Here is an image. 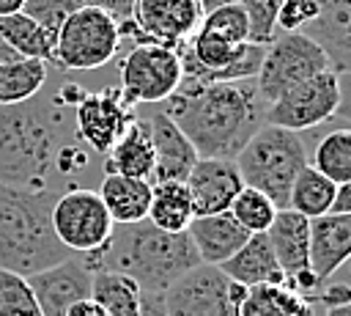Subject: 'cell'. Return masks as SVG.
<instances>
[{"instance_id": "obj_32", "label": "cell", "mask_w": 351, "mask_h": 316, "mask_svg": "<svg viewBox=\"0 0 351 316\" xmlns=\"http://www.w3.org/2000/svg\"><path fill=\"white\" fill-rule=\"evenodd\" d=\"M228 212H230L233 220L252 236V234H266L269 225H271V220H274V214H277L280 209H277L263 192H258V190H252V187H241Z\"/></svg>"}, {"instance_id": "obj_38", "label": "cell", "mask_w": 351, "mask_h": 316, "mask_svg": "<svg viewBox=\"0 0 351 316\" xmlns=\"http://www.w3.org/2000/svg\"><path fill=\"white\" fill-rule=\"evenodd\" d=\"M318 300L326 305V311H329V308H337V305H346V302H351V286H348V283H329V286L321 291Z\"/></svg>"}, {"instance_id": "obj_1", "label": "cell", "mask_w": 351, "mask_h": 316, "mask_svg": "<svg viewBox=\"0 0 351 316\" xmlns=\"http://www.w3.org/2000/svg\"><path fill=\"white\" fill-rule=\"evenodd\" d=\"M90 162L74 124L66 126L58 99H27L0 107V184L49 190V179L80 173Z\"/></svg>"}, {"instance_id": "obj_16", "label": "cell", "mask_w": 351, "mask_h": 316, "mask_svg": "<svg viewBox=\"0 0 351 316\" xmlns=\"http://www.w3.org/2000/svg\"><path fill=\"white\" fill-rule=\"evenodd\" d=\"M90 280L93 272L88 269L82 256H71L27 278L41 316H66L74 302L90 297Z\"/></svg>"}, {"instance_id": "obj_11", "label": "cell", "mask_w": 351, "mask_h": 316, "mask_svg": "<svg viewBox=\"0 0 351 316\" xmlns=\"http://www.w3.org/2000/svg\"><path fill=\"white\" fill-rule=\"evenodd\" d=\"M340 102V88H337V74L321 71L302 85L285 91L277 102L266 104V124L280 126L288 132H304L310 126H318L329 121L337 110Z\"/></svg>"}, {"instance_id": "obj_42", "label": "cell", "mask_w": 351, "mask_h": 316, "mask_svg": "<svg viewBox=\"0 0 351 316\" xmlns=\"http://www.w3.org/2000/svg\"><path fill=\"white\" fill-rule=\"evenodd\" d=\"M332 212H351V181L337 187V195H335V206Z\"/></svg>"}, {"instance_id": "obj_28", "label": "cell", "mask_w": 351, "mask_h": 316, "mask_svg": "<svg viewBox=\"0 0 351 316\" xmlns=\"http://www.w3.org/2000/svg\"><path fill=\"white\" fill-rule=\"evenodd\" d=\"M335 195H337V184H332L326 176H321L315 168L307 165L291 187L288 209L307 220H315V217H324L332 212Z\"/></svg>"}, {"instance_id": "obj_4", "label": "cell", "mask_w": 351, "mask_h": 316, "mask_svg": "<svg viewBox=\"0 0 351 316\" xmlns=\"http://www.w3.org/2000/svg\"><path fill=\"white\" fill-rule=\"evenodd\" d=\"M55 190H19L0 184V269L30 278L71 253L52 231Z\"/></svg>"}, {"instance_id": "obj_44", "label": "cell", "mask_w": 351, "mask_h": 316, "mask_svg": "<svg viewBox=\"0 0 351 316\" xmlns=\"http://www.w3.org/2000/svg\"><path fill=\"white\" fill-rule=\"evenodd\" d=\"M19 58H22V55H19L16 49H11V47L0 38V63H11V60H19Z\"/></svg>"}, {"instance_id": "obj_19", "label": "cell", "mask_w": 351, "mask_h": 316, "mask_svg": "<svg viewBox=\"0 0 351 316\" xmlns=\"http://www.w3.org/2000/svg\"><path fill=\"white\" fill-rule=\"evenodd\" d=\"M351 258V212H329L310 220V269L318 286Z\"/></svg>"}, {"instance_id": "obj_14", "label": "cell", "mask_w": 351, "mask_h": 316, "mask_svg": "<svg viewBox=\"0 0 351 316\" xmlns=\"http://www.w3.org/2000/svg\"><path fill=\"white\" fill-rule=\"evenodd\" d=\"M266 239L285 275V286L302 297H313L321 286L310 269V220L291 209H280L266 231Z\"/></svg>"}, {"instance_id": "obj_31", "label": "cell", "mask_w": 351, "mask_h": 316, "mask_svg": "<svg viewBox=\"0 0 351 316\" xmlns=\"http://www.w3.org/2000/svg\"><path fill=\"white\" fill-rule=\"evenodd\" d=\"M200 36L214 38L219 44H247L250 41V22L239 3L219 5L214 11H206L197 27Z\"/></svg>"}, {"instance_id": "obj_18", "label": "cell", "mask_w": 351, "mask_h": 316, "mask_svg": "<svg viewBox=\"0 0 351 316\" xmlns=\"http://www.w3.org/2000/svg\"><path fill=\"white\" fill-rule=\"evenodd\" d=\"M318 16L302 30L326 58L332 74H351V0H318Z\"/></svg>"}, {"instance_id": "obj_25", "label": "cell", "mask_w": 351, "mask_h": 316, "mask_svg": "<svg viewBox=\"0 0 351 316\" xmlns=\"http://www.w3.org/2000/svg\"><path fill=\"white\" fill-rule=\"evenodd\" d=\"M236 316H313V305L285 283L255 286L247 289Z\"/></svg>"}, {"instance_id": "obj_22", "label": "cell", "mask_w": 351, "mask_h": 316, "mask_svg": "<svg viewBox=\"0 0 351 316\" xmlns=\"http://www.w3.org/2000/svg\"><path fill=\"white\" fill-rule=\"evenodd\" d=\"M96 192H99V198H101V203L110 212L115 225H132V223H143L148 217L151 181L129 179V176H118V173H104Z\"/></svg>"}, {"instance_id": "obj_36", "label": "cell", "mask_w": 351, "mask_h": 316, "mask_svg": "<svg viewBox=\"0 0 351 316\" xmlns=\"http://www.w3.org/2000/svg\"><path fill=\"white\" fill-rule=\"evenodd\" d=\"M318 0H282L277 11V33H302L318 16Z\"/></svg>"}, {"instance_id": "obj_10", "label": "cell", "mask_w": 351, "mask_h": 316, "mask_svg": "<svg viewBox=\"0 0 351 316\" xmlns=\"http://www.w3.org/2000/svg\"><path fill=\"white\" fill-rule=\"evenodd\" d=\"M244 294L219 267L197 264L162 294V305L167 316H236Z\"/></svg>"}, {"instance_id": "obj_5", "label": "cell", "mask_w": 351, "mask_h": 316, "mask_svg": "<svg viewBox=\"0 0 351 316\" xmlns=\"http://www.w3.org/2000/svg\"><path fill=\"white\" fill-rule=\"evenodd\" d=\"M233 162L244 187L263 192L277 209H288L291 187L307 168V146L299 132L263 124Z\"/></svg>"}, {"instance_id": "obj_26", "label": "cell", "mask_w": 351, "mask_h": 316, "mask_svg": "<svg viewBox=\"0 0 351 316\" xmlns=\"http://www.w3.org/2000/svg\"><path fill=\"white\" fill-rule=\"evenodd\" d=\"M90 300L99 302V308L107 316H140L143 308V291L140 286L121 275V272H93L90 280Z\"/></svg>"}, {"instance_id": "obj_24", "label": "cell", "mask_w": 351, "mask_h": 316, "mask_svg": "<svg viewBox=\"0 0 351 316\" xmlns=\"http://www.w3.org/2000/svg\"><path fill=\"white\" fill-rule=\"evenodd\" d=\"M151 225L167 234H184L189 223L195 220L192 214V201L189 190L184 181H156L151 184V206L148 217Z\"/></svg>"}, {"instance_id": "obj_34", "label": "cell", "mask_w": 351, "mask_h": 316, "mask_svg": "<svg viewBox=\"0 0 351 316\" xmlns=\"http://www.w3.org/2000/svg\"><path fill=\"white\" fill-rule=\"evenodd\" d=\"M82 5H85V0H25L22 14L30 16L36 25H41L47 33L58 36V30L63 27V22L77 8H82Z\"/></svg>"}, {"instance_id": "obj_21", "label": "cell", "mask_w": 351, "mask_h": 316, "mask_svg": "<svg viewBox=\"0 0 351 316\" xmlns=\"http://www.w3.org/2000/svg\"><path fill=\"white\" fill-rule=\"evenodd\" d=\"M233 283L244 286V289H255V286H280L285 283V275L271 253V245L266 239V234H252L244 247L219 267Z\"/></svg>"}, {"instance_id": "obj_23", "label": "cell", "mask_w": 351, "mask_h": 316, "mask_svg": "<svg viewBox=\"0 0 351 316\" xmlns=\"http://www.w3.org/2000/svg\"><path fill=\"white\" fill-rule=\"evenodd\" d=\"M104 173H118L129 179H143V181L154 179V148L148 140V129L137 118V113H134V121L126 126V132L107 151Z\"/></svg>"}, {"instance_id": "obj_35", "label": "cell", "mask_w": 351, "mask_h": 316, "mask_svg": "<svg viewBox=\"0 0 351 316\" xmlns=\"http://www.w3.org/2000/svg\"><path fill=\"white\" fill-rule=\"evenodd\" d=\"M250 22V41L266 47L274 36H277V11L282 5V0H236Z\"/></svg>"}, {"instance_id": "obj_37", "label": "cell", "mask_w": 351, "mask_h": 316, "mask_svg": "<svg viewBox=\"0 0 351 316\" xmlns=\"http://www.w3.org/2000/svg\"><path fill=\"white\" fill-rule=\"evenodd\" d=\"M85 3L99 8V11H104L110 19H115L118 27H121V38L134 30L132 19H134V3L137 0H85Z\"/></svg>"}, {"instance_id": "obj_15", "label": "cell", "mask_w": 351, "mask_h": 316, "mask_svg": "<svg viewBox=\"0 0 351 316\" xmlns=\"http://www.w3.org/2000/svg\"><path fill=\"white\" fill-rule=\"evenodd\" d=\"M137 118L148 129V140L154 148V179L156 181H186L189 170L197 162V154L186 135L162 113L159 104H151L145 113H137Z\"/></svg>"}, {"instance_id": "obj_6", "label": "cell", "mask_w": 351, "mask_h": 316, "mask_svg": "<svg viewBox=\"0 0 351 316\" xmlns=\"http://www.w3.org/2000/svg\"><path fill=\"white\" fill-rule=\"evenodd\" d=\"M118 47H121L118 22L85 3L58 30L52 63L69 71H90L110 63Z\"/></svg>"}, {"instance_id": "obj_29", "label": "cell", "mask_w": 351, "mask_h": 316, "mask_svg": "<svg viewBox=\"0 0 351 316\" xmlns=\"http://www.w3.org/2000/svg\"><path fill=\"white\" fill-rule=\"evenodd\" d=\"M47 82V63L33 58H19L11 63H0V107L22 104Z\"/></svg>"}, {"instance_id": "obj_30", "label": "cell", "mask_w": 351, "mask_h": 316, "mask_svg": "<svg viewBox=\"0 0 351 316\" xmlns=\"http://www.w3.org/2000/svg\"><path fill=\"white\" fill-rule=\"evenodd\" d=\"M307 165L315 168L321 176H326L337 187L348 184L351 181V126H340V129L326 132L315 143L313 159Z\"/></svg>"}, {"instance_id": "obj_45", "label": "cell", "mask_w": 351, "mask_h": 316, "mask_svg": "<svg viewBox=\"0 0 351 316\" xmlns=\"http://www.w3.org/2000/svg\"><path fill=\"white\" fill-rule=\"evenodd\" d=\"M228 3H236V0H200L203 14H206V11H214V8H219V5H228Z\"/></svg>"}, {"instance_id": "obj_20", "label": "cell", "mask_w": 351, "mask_h": 316, "mask_svg": "<svg viewBox=\"0 0 351 316\" xmlns=\"http://www.w3.org/2000/svg\"><path fill=\"white\" fill-rule=\"evenodd\" d=\"M186 234L192 239V247H195L200 264H208V267H222L250 239V234L233 220L230 212L211 214V217H195L189 223Z\"/></svg>"}, {"instance_id": "obj_9", "label": "cell", "mask_w": 351, "mask_h": 316, "mask_svg": "<svg viewBox=\"0 0 351 316\" xmlns=\"http://www.w3.org/2000/svg\"><path fill=\"white\" fill-rule=\"evenodd\" d=\"M178 49L162 44H134L121 60L118 91L129 107H151L170 99L181 85Z\"/></svg>"}, {"instance_id": "obj_27", "label": "cell", "mask_w": 351, "mask_h": 316, "mask_svg": "<svg viewBox=\"0 0 351 316\" xmlns=\"http://www.w3.org/2000/svg\"><path fill=\"white\" fill-rule=\"evenodd\" d=\"M0 38L11 49H16L22 58L52 63V52H55V38L58 36L47 33L41 25H36L22 11L11 14V16H0Z\"/></svg>"}, {"instance_id": "obj_33", "label": "cell", "mask_w": 351, "mask_h": 316, "mask_svg": "<svg viewBox=\"0 0 351 316\" xmlns=\"http://www.w3.org/2000/svg\"><path fill=\"white\" fill-rule=\"evenodd\" d=\"M0 316H41L27 278L0 269Z\"/></svg>"}, {"instance_id": "obj_39", "label": "cell", "mask_w": 351, "mask_h": 316, "mask_svg": "<svg viewBox=\"0 0 351 316\" xmlns=\"http://www.w3.org/2000/svg\"><path fill=\"white\" fill-rule=\"evenodd\" d=\"M337 88H340V102L335 115H340L343 121H351V74H337Z\"/></svg>"}, {"instance_id": "obj_17", "label": "cell", "mask_w": 351, "mask_h": 316, "mask_svg": "<svg viewBox=\"0 0 351 316\" xmlns=\"http://www.w3.org/2000/svg\"><path fill=\"white\" fill-rule=\"evenodd\" d=\"M184 184L189 190L195 217H211L228 212L233 198L244 187L233 159H197Z\"/></svg>"}, {"instance_id": "obj_2", "label": "cell", "mask_w": 351, "mask_h": 316, "mask_svg": "<svg viewBox=\"0 0 351 316\" xmlns=\"http://www.w3.org/2000/svg\"><path fill=\"white\" fill-rule=\"evenodd\" d=\"M159 107L186 135L197 159H236L266 124V104L255 80L181 82Z\"/></svg>"}, {"instance_id": "obj_40", "label": "cell", "mask_w": 351, "mask_h": 316, "mask_svg": "<svg viewBox=\"0 0 351 316\" xmlns=\"http://www.w3.org/2000/svg\"><path fill=\"white\" fill-rule=\"evenodd\" d=\"M66 316H107V313L99 308V302H93L90 297H85V300L74 302V305L66 311Z\"/></svg>"}, {"instance_id": "obj_46", "label": "cell", "mask_w": 351, "mask_h": 316, "mask_svg": "<svg viewBox=\"0 0 351 316\" xmlns=\"http://www.w3.org/2000/svg\"><path fill=\"white\" fill-rule=\"evenodd\" d=\"M326 316H351V302L337 305V308H329V311H326Z\"/></svg>"}, {"instance_id": "obj_13", "label": "cell", "mask_w": 351, "mask_h": 316, "mask_svg": "<svg viewBox=\"0 0 351 316\" xmlns=\"http://www.w3.org/2000/svg\"><path fill=\"white\" fill-rule=\"evenodd\" d=\"M203 19L200 0H137L134 3V44H162L178 49L186 44Z\"/></svg>"}, {"instance_id": "obj_8", "label": "cell", "mask_w": 351, "mask_h": 316, "mask_svg": "<svg viewBox=\"0 0 351 316\" xmlns=\"http://www.w3.org/2000/svg\"><path fill=\"white\" fill-rule=\"evenodd\" d=\"M321 71H329V66L315 41H310L304 33H277L263 49L255 85L263 104H271L285 91L302 85Z\"/></svg>"}, {"instance_id": "obj_12", "label": "cell", "mask_w": 351, "mask_h": 316, "mask_svg": "<svg viewBox=\"0 0 351 316\" xmlns=\"http://www.w3.org/2000/svg\"><path fill=\"white\" fill-rule=\"evenodd\" d=\"M134 107H129L115 88L104 91H85L80 102L74 104V135L77 140L90 148L93 154L107 157V151L115 146V140L126 132V126L134 121Z\"/></svg>"}, {"instance_id": "obj_3", "label": "cell", "mask_w": 351, "mask_h": 316, "mask_svg": "<svg viewBox=\"0 0 351 316\" xmlns=\"http://www.w3.org/2000/svg\"><path fill=\"white\" fill-rule=\"evenodd\" d=\"M90 272H121L132 278L143 294H165L184 272L200 264L189 234H167L148 220L115 225L110 242L90 256H82Z\"/></svg>"}, {"instance_id": "obj_43", "label": "cell", "mask_w": 351, "mask_h": 316, "mask_svg": "<svg viewBox=\"0 0 351 316\" xmlns=\"http://www.w3.org/2000/svg\"><path fill=\"white\" fill-rule=\"evenodd\" d=\"M25 5V0H0V16H11V14H19Z\"/></svg>"}, {"instance_id": "obj_41", "label": "cell", "mask_w": 351, "mask_h": 316, "mask_svg": "<svg viewBox=\"0 0 351 316\" xmlns=\"http://www.w3.org/2000/svg\"><path fill=\"white\" fill-rule=\"evenodd\" d=\"M140 316H167L165 305H162V294H143Z\"/></svg>"}, {"instance_id": "obj_7", "label": "cell", "mask_w": 351, "mask_h": 316, "mask_svg": "<svg viewBox=\"0 0 351 316\" xmlns=\"http://www.w3.org/2000/svg\"><path fill=\"white\" fill-rule=\"evenodd\" d=\"M52 231L71 256H90L110 242L115 223L93 187H69L55 198Z\"/></svg>"}]
</instances>
